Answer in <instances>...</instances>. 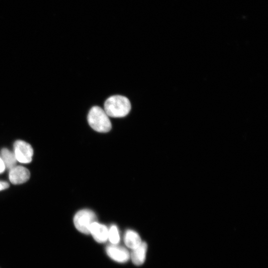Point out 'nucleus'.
Wrapping results in <instances>:
<instances>
[{
  "label": "nucleus",
  "instance_id": "2",
  "mask_svg": "<svg viewBox=\"0 0 268 268\" xmlns=\"http://www.w3.org/2000/svg\"><path fill=\"white\" fill-rule=\"evenodd\" d=\"M89 126L95 131L106 133L112 128L111 123L105 111L98 106L93 107L87 116Z\"/></svg>",
  "mask_w": 268,
  "mask_h": 268
},
{
  "label": "nucleus",
  "instance_id": "7",
  "mask_svg": "<svg viewBox=\"0 0 268 268\" xmlns=\"http://www.w3.org/2000/svg\"><path fill=\"white\" fill-rule=\"evenodd\" d=\"M90 233L97 242L104 243L108 239V229L105 225L95 221L90 226Z\"/></svg>",
  "mask_w": 268,
  "mask_h": 268
},
{
  "label": "nucleus",
  "instance_id": "10",
  "mask_svg": "<svg viewBox=\"0 0 268 268\" xmlns=\"http://www.w3.org/2000/svg\"><path fill=\"white\" fill-rule=\"evenodd\" d=\"M1 159L5 165V167L10 170L16 166V159L14 153L4 148L1 150Z\"/></svg>",
  "mask_w": 268,
  "mask_h": 268
},
{
  "label": "nucleus",
  "instance_id": "9",
  "mask_svg": "<svg viewBox=\"0 0 268 268\" xmlns=\"http://www.w3.org/2000/svg\"><path fill=\"white\" fill-rule=\"evenodd\" d=\"M124 240L126 245L132 249L135 248L142 242L138 233L132 230L126 232Z\"/></svg>",
  "mask_w": 268,
  "mask_h": 268
},
{
  "label": "nucleus",
  "instance_id": "11",
  "mask_svg": "<svg viewBox=\"0 0 268 268\" xmlns=\"http://www.w3.org/2000/svg\"><path fill=\"white\" fill-rule=\"evenodd\" d=\"M108 239L112 244H117L120 241V235L117 227L112 225L108 229Z\"/></svg>",
  "mask_w": 268,
  "mask_h": 268
},
{
  "label": "nucleus",
  "instance_id": "4",
  "mask_svg": "<svg viewBox=\"0 0 268 268\" xmlns=\"http://www.w3.org/2000/svg\"><path fill=\"white\" fill-rule=\"evenodd\" d=\"M14 150L17 161L22 163H29L32 161L33 150L30 144L23 140H16L14 143Z\"/></svg>",
  "mask_w": 268,
  "mask_h": 268
},
{
  "label": "nucleus",
  "instance_id": "3",
  "mask_svg": "<svg viewBox=\"0 0 268 268\" xmlns=\"http://www.w3.org/2000/svg\"><path fill=\"white\" fill-rule=\"evenodd\" d=\"M96 220L95 213L88 209L78 211L74 215L73 222L75 228L85 234H90L91 224Z\"/></svg>",
  "mask_w": 268,
  "mask_h": 268
},
{
  "label": "nucleus",
  "instance_id": "12",
  "mask_svg": "<svg viewBox=\"0 0 268 268\" xmlns=\"http://www.w3.org/2000/svg\"><path fill=\"white\" fill-rule=\"evenodd\" d=\"M9 187V184L5 181H0V191L3 190Z\"/></svg>",
  "mask_w": 268,
  "mask_h": 268
},
{
  "label": "nucleus",
  "instance_id": "8",
  "mask_svg": "<svg viewBox=\"0 0 268 268\" xmlns=\"http://www.w3.org/2000/svg\"><path fill=\"white\" fill-rule=\"evenodd\" d=\"M147 248V244L143 242L135 248L132 249L130 257L134 265L139 266L144 262Z\"/></svg>",
  "mask_w": 268,
  "mask_h": 268
},
{
  "label": "nucleus",
  "instance_id": "5",
  "mask_svg": "<svg viewBox=\"0 0 268 268\" xmlns=\"http://www.w3.org/2000/svg\"><path fill=\"white\" fill-rule=\"evenodd\" d=\"M106 251L111 259L119 263H125L129 260L130 257V254L126 249L116 245V244L108 246L106 247Z\"/></svg>",
  "mask_w": 268,
  "mask_h": 268
},
{
  "label": "nucleus",
  "instance_id": "13",
  "mask_svg": "<svg viewBox=\"0 0 268 268\" xmlns=\"http://www.w3.org/2000/svg\"><path fill=\"white\" fill-rule=\"evenodd\" d=\"M5 165L3 163V162L0 157V174L3 172L5 170Z\"/></svg>",
  "mask_w": 268,
  "mask_h": 268
},
{
  "label": "nucleus",
  "instance_id": "6",
  "mask_svg": "<svg viewBox=\"0 0 268 268\" xmlns=\"http://www.w3.org/2000/svg\"><path fill=\"white\" fill-rule=\"evenodd\" d=\"M30 176V172L26 168L15 166L9 171V179L13 184H20L28 181Z\"/></svg>",
  "mask_w": 268,
  "mask_h": 268
},
{
  "label": "nucleus",
  "instance_id": "1",
  "mask_svg": "<svg viewBox=\"0 0 268 268\" xmlns=\"http://www.w3.org/2000/svg\"><path fill=\"white\" fill-rule=\"evenodd\" d=\"M131 108V103L127 97L122 95H114L106 100L104 110L108 116L120 118L127 115Z\"/></svg>",
  "mask_w": 268,
  "mask_h": 268
}]
</instances>
